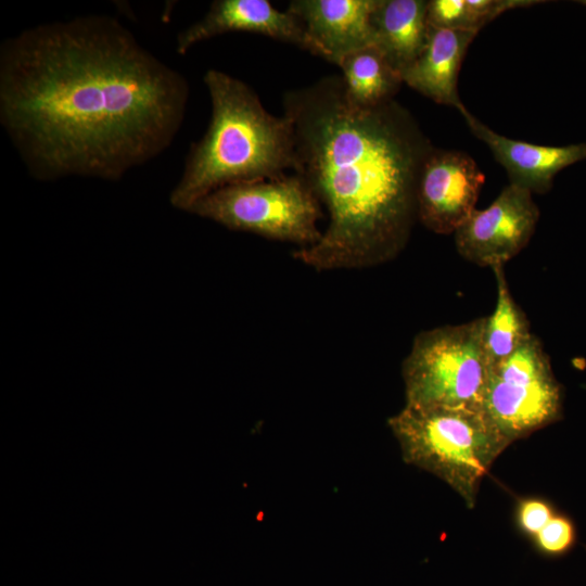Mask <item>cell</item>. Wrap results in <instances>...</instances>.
I'll return each instance as SVG.
<instances>
[{
	"instance_id": "52a82bcc",
	"label": "cell",
	"mask_w": 586,
	"mask_h": 586,
	"mask_svg": "<svg viewBox=\"0 0 586 586\" xmlns=\"http://www.w3.org/2000/svg\"><path fill=\"white\" fill-rule=\"evenodd\" d=\"M482 408L510 444L562 418V386L536 335L491 367Z\"/></svg>"
},
{
	"instance_id": "277c9868",
	"label": "cell",
	"mask_w": 586,
	"mask_h": 586,
	"mask_svg": "<svg viewBox=\"0 0 586 586\" xmlns=\"http://www.w3.org/2000/svg\"><path fill=\"white\" fill-rule=\"evenodd\" d=\"M388 426L404 461L444 481L469 508L482 479L510 445L482 407L405 405Z\"/></svg>"
},
{
	"instance_id": "8992f818",
	"label": "cell",
	"mask_w": 586,
	"mask_h": 586,
	"mask_svg": "<svg viewBox=\"0 0 586 586\" xmlns=\"http://www.w3.org/2000/svg\"><path fill=\"white\" fill-rule=\"evenodd\" d=\"M190 214L233 231L308 247L322 234L321 205L295 174L229 184L195 202Z\"/></svg>"
},
{
	"instance_id": "9c48e42d",
	"label": "cell",
	"mask_w": 586,
	"mask_h": 586,
	"mask_svg": "<svg viewBox=\"0 0 586 586\" xmlns=\"http://www.w3.org/2000/svg\"><path fill=\"white\" fill-rule=\"evenodd\" d=\"M484 174L466 152L433 149L417 187V218L430 231L455 233L473 213Z\"/></svg>"
},
{
	"instance_id": "5bb4252c",
	"label": "cell",
	"mask_w": 586,
	"mask_h": 586,
	"mask_svg": "<svg viewBox=\"0 0 586 586\" xmlns=\"http://www.w3.org/2000/svg\"><path fill=\"white\" fill-rule=\"evenodd\" d=\"M424 0H375L371 13L373 46L402 74L420 55L426 40Z\"/></svg>"
},
{
	"instance_id": "e0dca14e",
	"label": "cell",
	"mask_w": 586,
	"mask_h": 586,
	"mask_svg": "<svg viewBox=\"0 0 586 586\" xmlns=\"http://www.w3.org/2000/svg\"><path fill=\"white\" fill-rule=\"evenodd\" d=\"M534 537L543 553L558 557L565 555L573 548L576 531L570 518L556 513Z\"/></svg>"
},
{
	"instance_id": "7c38bea8",
	"label": "cell",
	"mask_w": 586,
	"mask_h": 586,
	"mask_svg": "<svg viewBox=\"0 0 586 586\" xmlns=\"http://www.w3.org/2000/svg\"><path fill=\"white\" fill-rule=\"evenodd\" d=\"M375 0H293L288 11L304 25L323 59L339 66L347 54L373 46Z\"/></svg>"
},
{
	"instance_id": "30bf717a",
	"label": "cell",
	"mask_w": 586,
	"mask_h": 586,
	"mask_svg": "<svg viewBox=\"0 0 586 586\" xmlns=\"http://www.w3.org/2000/svg\"><path fill=\"white\" fill-rule=\"evenodd\" d=\"M235 31L268 36L323 58L303 23L288 10L276 9L268 0L213 1L200 20L177 35L176 51L186 54L202 41Z\"/></svg>"
},
{
	"instance_id": "44dd1931",
	"label": "cell",
	"mask_w": 586,
	"mask_h": 586,
	"mask_svg": "<svg viewBox=\"0 0 586 586\" xmlns=\"http://www.w3.org/2000/svg\"><path fill=\"white\" fill-rule=\"evenodd\" d=\"M577 3L586 7V0L577 1Z\"/></svg>"
},
{
	"instance_id": "ba28073f",
	"label": "cell",
	"mask_w": 586,
	"mask_h": 586,
	"mask_svg": "<svg viewBox=\"0 0 586 586\" xmlns=\"http://www.w3.org/2000/svg\"><path fill=\"white\" fill-rule=\"evenodd\" d=\"M538 219L532 192L509 183L489 206L475 208L455 231L456 249L481 267L504 266L527 245Z\"/></svg>"
},
{
	"instance_id": "7a4b0ae2",
	"label": "cell",
	"mask_w": 586,
	"mask_h": 586,
	"mask_svg": "<svg viewBox=\"0 0 586 586\" xmlns=\"http://www.w3.org/2000/svg\"><path fill=\"white\" fill-rule=\"evenodd\" d=\"M282 106L293 127V174L329 214L320 240L293 257L317 271L395 258L418 220V180L434 149L417 120L395 100L355 105L341 75L285 91Z\"/></svg>"
},
{
	"instance_id": "3957f363",
	"label": "cell",
	"mask_w": 586,
	"mask_h": 586,
	"mask_svg": "<svg viewBox=\"0 0 586 586\" xmlns=\"http://www.w3.org/2000/svg\"><path fill=\"white\" fill-rule=\"evenodd\" d=\"M212 114L203 137L191 144L170 204L184 212L222 187L276 179L294 168L290 119L271 115L244 81L219 69L204 74Z\"/></svg>"
},
{
	"instance_id": "5b68a950",
	"label": "cell",
	"mask_w": 586,
	"mask_h": 586,
	"mask_svg": "<svg viewBox=\"0 0 586 586\" xmlns=\"http://www.w3.org/2000/svg\"><path fill=\"white\" fill-rule=\"evenodd\" d=\"M484 317L425 330L403 361L407 406L482 407L491 366L482 332Z\"/></svg>"
},
{
	"instance_id": "2e32d148",
	"label": "cell",
	"mask_w": 586,
	"mask_h": 586,
	"mask_svg": "<svg viewBox=\"0 0 586 586\" xmlns=\"http://www.w3.org/2000/svg\"><path fill=\"white\" fill-rule=\"evenodd\" d=\"M497 300L494 311L484 317L483 347L491 367L511 356L532 335L526 315L514 301L504 266L493 268Z\"/></svg>"
},
{
	"instance_id": "ac0fdd59",
	"label": "cell",
	"mask_w": 586,
	"mask_h": 586,
	"mask_svg": "<svg viewBox=\"0 0 586 586\" xmlns=\"http://www.w3.org/2000/svg\"><path fill=\"white\" fill-rule=\"evenodd\" d=\"M544 2L538 0H466L468 27L470 30L479 33L483 26L508 10L527 8Z\"/></svg>"
},
{
	"instance_id": "8fae6325",
	"label": "cell",
	"mask_w": 586,
	"mask_h": 586,
	"mask_svg": "<svg viewBox=\"0 0 586 586\" xmlns=\"http://www.w3.org/2000/svg\"><path fill=\"white\" fill-rule=\"evenodd\" d=\"M459 112L471 132L492 151L506 169L510 183L536 193L548 192L556 175L586 160V142L568 145H540L507 138L479 120L463 105Z\"/></svg>"
},
{
	"instance_id": "d6986e66",
	"label": "cell",
	"mask_w": 586,
	"mask_h": 586,
	"mask_svg": "<svg viewBox=\"0 0 586 586\" xmlns=\"http://www.w3.org/2000/svg\"><path fill=\"white\" fill-rule=\"evenodd\" d=\"M426 22L434 28L470 30L466 0L428 1Z\"/></svg>"
},
{
	"instance_id": "ffe728a7",
	"label": "cell",
	"mask_w": 586,
	"mask_h": 586,
	"mask_svg": "<svg viewBox=\"0 0 586 586\" xmlns=\"http://www.w3.org/2000/svg\"><path fill=\"white\" fill-rule=\"evenodd\" d=\"M555 514L552 507L540 499L522 500L518 508L520 527L532 536H535Z\"/></svg>"
},
{
	"instance_id": "6da1fadb",
	"label": "cell",
	"mask_w": 586,
	"mask_h": 586,
	"mask_svg": "<svg viewBox=\"0 0 586 586\" xmlns=\"http://www.w3.org/2000/svg\"><path fill=\"white\" fill-rule=\"evenodd\" d=\"M189 93L109 15L42 23L0 46V124L40 181L119 180L169 148Z\"/></svg>"
},
{
	"instance_id": "4fadbf2b",
	"label": "cell",
	"mask_w": 586,
	"mask_h": 586,
	"mask_svg": "<svg viewBox=\"0 0 586 586\" xmlns=\"http://www.w3.org/2000/svg\"><path fill=\"white\" fill-rule=\"evenodd\" d=\"M476 35L473 30L429 26L420 55L400 74L403 82L432 101L459 111L463 103L457 89L458 75L468 47Z\"/></svg>"
},
{
	"instance_id": "9a60e30c",
	"label": "cell",
	"mask_w": 586,
	"mask_h": 586,
	"mask_svg": "<svg viewBox=\"0 0 586 586\" xmlns=\"http://www.w3.org/2000/svg\"><path fill=\"white\" fill-rule=\"evenodd\" d=\"M339 67L345 93L358 106H378L394 100L403 84L400 74L374 46L347 54Z\"/></svg>"
}]
</instances>
